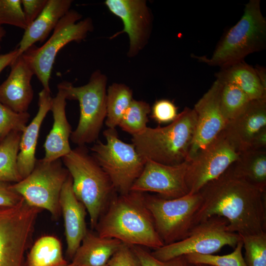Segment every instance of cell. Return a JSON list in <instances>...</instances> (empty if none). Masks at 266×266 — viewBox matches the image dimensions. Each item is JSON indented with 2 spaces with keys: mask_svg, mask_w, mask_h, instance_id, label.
<instances>
[{
  "mask_svg": "<svg viewBox=\"0 0 266 266\" xmlns=\"http://www.w3.org/2000/svg\"><path fill=\"white\" fill-rule=\"evenodd\" d=\"M122 244L117 239L103 237L88 230L71 263L74 266H108Z\"/></svg>",
  "mask_w": 266,
  "mask_h": 266,
  "instance_id": "cell-23",
  "label": "cell"
},
{
  "mask_svg": "<svg viewBox=\"0 0 266 266\" xmlns=\"http://www.w3.org/2000/svg\"><path fill=\"white\" fill-rule=\"evenodd\" d=\"M21 133L12 132L0 143V182L15 183L23 179L17 167Z\"/></svg>",
  "mask_w": 266,
  "mask_h": 266,
  "instance_id": "cell-28",
  "label": "cell"
},
{
  "mask_svg": "<svg viewBox=\"0 0 266 266\" xmlns=\"http://www.w3.org/2000/svg\"><path fill=\"white\" fill-rule=\"evenodd\" d=\"M3 24L27 28L21 0H0V26Z\"/></svg>",
  "mask_w": 266,
  "mask_h": 266,
  "instance_id": "cell-34",
  "label": "cell"
},
{
  "mask_svg": "<svg viewBox=\"0 0 266 266\" xmlns=\"http://www.w3.org/2000/svg\"><path fill=\"white\" fill-rule=\"evenodd\" d=\"M231 167L237 177L266 189V150H248L241 152L237 160Z\"/></svg>",
  "mask_w": 266,
  "mask_h": 266,
  "instance_id": "cell-25",
  "label": "cell"
},
{
  "mask_svg": "<svg viewBox=\"0 0 266 266\" xmlns=\"http://www.w3.org/2000/svg\"><path fill=\"white\" fill-rule=\"evenodd\" d=\"M82 15L70 9L59 21L53 33L39 47L34 45L24 52L27 55L43 89L51 91L49 81L56 57L60 50L68 43L80 42L93 31L92 20L87 17L81 20Z\"/></svg>",
  "mask_w": 266,
  "mask_h": 266,
  "instance_id": "cell-8",
  "label": "cell"
},
{
  "mask_svg": "<svg viewBox=\"0 0 266 266\" xmlns=\"http://www.w3.org/2000/svg\"><path fill=\"white\" fill-rule=\"evenodd\" d=\"M107 83L105 75L97 70L85 85L74 87L69 82L63 81L57 85L65 91L67 100L79 102V119L70 138L77 146H85L98 140L106 116Z\"/></svg>",
  "mask_w": 266,
  "mask_h": 266,
  "instance_id": "cell-6",
  "label": "cell"
},
{
  "mask_svg": "<svg viewBox=\"0 0 266 266\" xmlns=\"http://www.w3.org/2000/svg\"><path fill=\"white\" fill-rule=\"evenodd\" d=\"M266 127V99L251 100L238 115L229 121L222 133L238 152L249 149L252 140Z\"/></svg>",
  "mask_w": 266,
  "mask_h": 266,
  "instance_id": "cell-18",
  "label": "cell"
},
{
  "mask_svg": "<svg viewBox=\"0 0 266 266\" xmlns=\"http://www.w3.org/2000/svg\"><path fill=\"white\" fill-rule=\"evenodd\" d=\"M64 266H74L71 263H70V264H67V265Z\"/></svg>",
  "mask_w": 266,
  "mask_h": 266,
  "instance_id": "cell-45",
  "label": "cell"
},
{
  "mask_svg": "<svg viewBox=\"0 0 266 266\" xmlns=\"http://www.w3.org/2000/svg\"><path fill=\"white\" fill-rule=\"evenodd\" d=\"M10 66L8 76L0 85V102L15 112H27L33 97L31 84L34 75L33 67L25 52Z\"/></svg>",
  "mask_w": 266,
  "mask_h": 266,
  "instance_id": "cell-17",
  "label": "cell"
},
{
  "mask_svg": "<svg viewBox=\"0 0 266 266\" xmlns=\"http://www.w3.org/2000/svg\"><path fill=\"white\" fill-rule=\"evenodd\" d=\"M196 121L194 109L186 107L169 125L147 127L141 133L133 135L132 143L145 159L167 165L181 164L187 160Z\"/></svg>",
  "mask_w": 266,
  "mask_h": 266,
  "instance_id": "cell-3",
  "label": "cell"
},
{
  "mask_svg": "<svg viewBox=\"0 0 266 266\" xmlns=\"http://www.w3.org/2000/svg\"><path fill=\"white\" fill-rule=\"evenodd\" d=\"M48 0H21L24 17L27 26L41 13Z\"/></svg>",
  "mask_w": 266,
  "mask_h": 266,
  "instance_id": "cell-38",
  "label": "cell"
},
{
  "mask_svg": "<svg viewBox=\"0 0 266 266\" xmlns=\"http://www.w3.org/2000/svg\"><path fill=\"white\" fill-rule=\"evenodd\" d=\"M108 266H140L131 245L123 243L110 259Z\"/></svg>",
  "mask_w": 266,
  "mask_h": 266,
  "instance_id": "cell-37",
  "label": "cell"
},
{
  "mask_svg": "<svg viewBox=\"0 0 266 266\" xmlns=\"http://www.w3.org/2000/svg\"><path fill=\"white\" fill-rule=\"evenodd\" d=\"M231 166L200 191L202 201L193 226L217 216L227 219L232 233L244 235L266 232V189L237 177Z\"/></svg>",
  "mask_w": 266,
  "mask_h": 266,
  "instance_id": "cell-1",
  "label": "cell"
},
{
  "mask_svg": "<svg viewBox=\"0 0 266 266\" xmlns=\"http://www.w3.org/2000/svg\"><path fill=\"white\" fill-rule=\"evenodd\" d=\"M188 165V161L167 165L146 159L144 168L130 191L154 192L166 199L185 196L189 193L186 182Z\"/></svg>",
  "mask_w": 266,
  "mask_h": 266,
  "instance_id": "cell-15",
  "label": "cell"
},
{
  "mask_svg": "<svg viewBox=\"0 0 266 266\" xmlns=\"http://www.w3.org/2000/svg\"><path fill=\"white\" fill-rule=\"evenodd\" d=\"M68 175L61 159L51 162L37 159L32 172L11 186L29 205L46 209L57 218L61 212V192Z\"/></svg>",
  "mask_w": 266,
  "mask_h": 266,
  "instance_id": "cell-10",
  "label": "cell"
},
{
  "mask_svg": "<svg viewBox=\"0 0 266 266\" xmlns=\"http://www.w3.org/2000/svg\"><path fill=\"white\" fill-rule=\"evenodd\" d=\"M28 266H64L68 263L63 255L62 244L52 235L40 237L28 255Z\"/></svg>",
  "mask_w": 266,
  "mask_h": 266,
  "instance_id": "cell-26",
  "label": "cell"
},
{
  "mask_svg": "<svg viewBox=\"0 0 266 266\" xmlns=\"http://www.w3.org/2000/svg\"><path fill=\"white\" fill-rule=\"evenodd\" d=\"M239 154L221 133L188 161L186 182L188 194L199 193L207 183L220 176L237 160Z\"/></svg>",
  "mask_w": 266,
  "mask_h": 266,
  "instance_id": "cell-13",
  "label": "cell"
},
{
  "mask_svg": "<svg viewBox=\"0 0 266 266\" xmlns=\"http://www.w3.org/2000/svg\"><path fill=\"white\" fill-rule=\"evenodd\" d=\"M221 82L220 106L224 117L228 122L241 113L251 100L236 85Z\"/></svg>",
  "mask_w": 266,
  "mask_h": 266,
  "instance_id": "cell-29",
  "label": "cell"
},
{
  "mask_svg": "<svg viewBox=\"0 0 266 266\" xmlns=\"http://www.w3.org/2000/svg\"><path fill=\"white\" fill-rule=\"evenodd\" d=\"M61 159L71 177L73 192L85 206L95 229L116 192L110 179L86 146H77Z\"/></svg>",
  "mask_w": 266,
  "mask_h": 266,
  "instance_id": "cell-4",
  "label": "cell"
},
{
  "mask_svg": "<svg viewBox=\"0 0 266 266\" xmlns=\"http://www.w3.org/2000/svg\"><path fill=\"white\" fill-rule=\"evenodd\" d=\"M19 56L17 48L4 54H0V73L7 66H10Z\"/></svg>",
  "mask_w": 266,
  "mask_h": 266,
  "instance_id": "cell-41",
  "label": "cell"
},
{
  "mask_svg": "<svg viewBox=\"0 0 266 266\" xmlns=\"http://www.w3.org/2000/svg\"><path fill=\"white\" fill-rule=\"evenodd\" d=\"M51 91L42 89L39 93L38 111L21 133L17 157V167L22 178L27 177L33 170L37 159L35 150L41 124L50 111Z\"/></svg>",
  "mask_w": 266,
  "mask_h": 266,
  "instance_id": "cell-21",
  "label": "cell"
},
{
  "mask_svg": "<svg viewBox=\"0 0 266 266\" xmlns=\"http://www.w3.org/2000/svg\"><path fill=\"white\" fill-rule=\"evenodd\" d=\"M216 77L221 82L236 85L251 100L266 99V89L261 83L254 67L243 61L221 67Z\"/></svg>",
  "mask_w": 266,
  "mask_h": 266,
  "instance_id": "cell-24",
  "label": "cell"
},
{
  "mask_svg": "<svg viewBox=\"0 0 266 266\" xmlns=\"http://www.w3.org/2000/svg\"><path fill=\"white\" fill-rule=\"evenodd\" d=\"M266 46V20L260 0H250L242 16L219 42L212 55L197 57L211 66L221 68L243 61L248 55L264 50Z\"/></svg>",
  "mask_w": 266,
  "mask_h": 266,
  "instance_id": "cell-5",
  "label": "cell"
},
{
  "mask_svg": "<svg viewBox=\"0 0 266 266\" xmlns=\"http://www.w3.org/2000/svg\"><path fill=\"white\" fill-rule=\"evenodd\" d=\"M133 91L127 85L114 83L107 89L106 116L105 124L109 129H115L132 100Z\"/></svg>",
  "mask_w": 266,
  "mask_h": 266,
  "instance_id": "cell-27",
  "label": "cell"
},
{
  "mask_svg": "<svg viewBox=\"0 0 266 266\" xmlns=\"http://www.w3.org/2000/svg\"><path fill=\"white\" fill-rule=\"evenodd\" d=\"M95 229L103 237L117 239L129 245L159 248L164 244L147 208L144 193L130 191L114 196Z\"/></svg>",
  "mask_w": 266,
  "mask_h": 266,
  "instance_id": "cell-2",
  "label": "cell"
},
{
  "mask_svg": "<svg viewBox=\"0 0 266 266\" xmlns=\"http://www.w3.org/2000/svg\"><path fill=\"white\" fill-rule=\"evenodd\" d=\"M108 10L119 17L124 25L122 31L113 35L126 33L129 39L127 55L136 56L147 45L153 28V17L145 0H106Z\"/></svg>",
  "mask_w": 266,
  "mask_h": 266,
  "instance_id": "cell-14",
  "label": "cell"
},
{
  "mask_svg": "<svg viewBox=\"0 0 266 266\" xmlns=\"http://www.w3.org/2000/svg\"><path fill=\"white\" fill-rule=\"evenodd\" d=\"M30 117L28 112H15L0 102V143L12 132L22 133Z\"/></svg>",
  "mask_w": 266,
  "mask_h": 266,
  "instance_id": "cell-33",
  "label": "cell"
},
{
  "mask_svg": "<svg viewBox=\"0 0 266 266\" xmlns=\"http://www.w3.org/2000/svg\"><path fill=\"white\" fill-rule=\"evenodd\" d=\"M242 248L243 242L240 238L234 250L230 254L214 255L193 253L185 256L189 262L194 265L202 264L208 266H247L242 255Z\"/></svg>",
  "mask_w": 266,
  "mask_h": 266,
  "instance_id": "cell-31",
  "label": "cell"
},
{
  "mask_svg": "<svg viewBox=\"0 0 266 266\" xmlns=\"http://www.w3.org/2000/svg\"><path fill=\"white\" fill-rule=\"evenodd\" d=\"M57 88L58 92L51 100L53 125L43 145L45 153L42 160L46 162L61 159L72 150L69 139L72 131L66 112V95L62 88Z\"/></svg>",
  "mask_w": 266,
  "mask_h": 266,
  "instance_id": "cell-20",
  "label": "cell"
},
{
  "mask_svg": "<svg viewBox=\"0 0 266 266\" xmlns=\"http://www.w3.org/2000/svg\"><path fill=\"white\" fill-rule=\"evenodd\" d=\"M202 201L200 192L172 199L145 195L146 205L164 245L181 240L187 235Z\"/></svg>",
  "mask_w": 266,
  "mask_h": 266,
  "instance_id": "cell-11",
  "label": "cell"
},
{
  "mask_svg": "<svg viewBox=\"0 0 266 266\" xmlns=\"http://www.w3.org/2000/svg\"><path fill=\"white\" fill-rule=\"evenodd\" d=\"M151 107L143 100L133 99L123 115L118 126L132 136L138 134L147 127Z\"/></svg>",
  "mask_w": 266,
  "mask_h": 266,
  "instance_id": "cell-30",
  "label": "cell"
},
{
  "mask_svg": "<svg viewBox=\"0 0 266 266\" xmlns=\"http://www.w3.org/2000/svg\"><path fill=\"white\" fill-rule=\"evenodd\" d=\"M59 204L64 222L66 254L72 259L88 230L85 220L87 210L73 192L69 174L63 186Z\"/></svg>",
  "mask_w": 266,
  "mask_h": 266,
  "instance_id": "cell-19",
  "label": "cell"
},
{
  "mask_svg": "<svg viewBox=\"0 0 266 266\" xmlns=\"http://www.w3.org/2000/svg\"><path fill=\"white\" fill-rule=\"evenodd\" d=\"M151 117L159 124L170 123L177 117L178 108L171 100H156L151 108Z\"/></svg>",
  "mask_w": 266,
  "mask_h": 266,
  "instance_id": "cell-36",
  "label": "cell"
},
{
  "mask_svg": "<svg viewBox=\"0 0 266 266\" xmlns=\"http://www.w3.org/2000/svg\"><path fill=\"white\" fill-rule=\"evenodd\" d=\"M40 211L24 199L15 206L0 207V266H22Z\"/></svg>",
  "mask_w": 266,
  "mask_h": 266,
  "instance_id": "cell-12",
  "label": "cell"
},
{
  "mask_svg": "<svg viewBox=\"0 0 266 266\" xmlns=\"http://www.w3.org/2000/svg\"><path fill=\"white\" fill-rule=\"evenodd\" d=\"M245 249L244 260L247 266H266V232L249 235H239Z\"/></svg>",
  "mask_w": 266,
  "mask_h": 266,
  "instance_id": "cell-32",
  "label": "cell"
},
{
  "mask_svg": "<svg viewBox=\"0 0 266 266\" xmlns=\"http://www.w3.org/2000/svg\"><path fill=\"white\" fill-rule=\"evenodd\" d=\"M221 85V81L217 79L194 106L196 125L187 161L191 160L216 139L228 122L220 106Z\"/></svg>",
  "mask_w": 266,
  "mask_h": 266,
  "instance_id": "cell-16",
  "label": "cell"
},
{
  "mask_svg": "<svg viewBox=\"0 0 266 266\" xmlns=\"http://www.w3.org/2000/svg\"><path fill=\"white\" fill-rule=\"evenodd\" d=\"M105 143L97 141L90 148L92 155L109 177L116 192L125 194L141 174L146 159L135 146L121 140L115 129L103 132Z\"/></svg>",
  "mask_w": 266,
  "mask_h": 266,
  "instance_id": "cell-7",
  "label": "cell"
},
{
  "mask_svg": "<svg viewBox=\"0 0 266 266\" xmlns=\"http://www.w3.org/2000/svg\"><path fill=\"white\" fill-rule=\"evenodd\" d=\"M11 185L9 183L0 182V207H12L23 200Z\"/></svg>",
  "mask_w": 266,
  "mask_h": 266,
  "instance_id": "cell-39",
  "label": "cell"
},
{
  "mask_svg": "<svg viewBox=\"0 0 266 266\" xmlns=\"http://www.w3.org/2000/svg\"><path fill=\"white\" fill-rule=\"evenodd\" d=\"M71 0H48L39 15L24 30L17 47L19 55L37 42H43L60 19L70 10Z\"/></svg>",
  "mask_w": 266,
  "mask_h": 266,
  "instance_id": "cell-22",
  "label": "cell"
},
{
  "mask_svg": "<svg viewBox=\"0 0 266 266\" xmlns=\"http://www.w3.org/2000/svg\"><path fill=\"white\" fill-rule=\"evenodd\" d=\"M131 246L140 266H196L189 262L185 256L162 261L156 259L151 252H148L141 246Z\"/></svg>",
  "mask_w": 266,
  "mask_h": 266,
  "instance_id": "cell-35",
  "label": "cell"
},
{
  "mask_svg": "<svg viewBox=\"0 0 266 266\" xmlns=\"http://www.w3.org/2000/svg\"><path fill=\"white\" fill-rule=\"evenodd\" d=\"M196 266H207V265H202V264H197V265H195Z\"/></svg>",
  "mask_w": 266,
  "mask_h": 266,
  "instance_id": "cell-44",
  "label": "cell"
},
{
  "mask_svg": "<svg viewBox=\"0 0 266 266\" xmlns=\"http://www.w3.org/2000/svg\"><path fill=\"white\" fill-rule=\"evenodd\" d=\"M254 68L261 83L264 87L266 89V71L265 68L257 66Z\"/></svg>",
  "mask_w": 266,
  "mask_h": 266,
  "instance_id": "cell-42",
  "label": "cell"
},
{
  "mask_svg": "<svg viewBox=\"0 0 266 266\" xmlns=\"http://www.w3.org/2000/svg\"><path fill=\"white\" fill-rule=\"evenodd\" d=\"M6 33V32L4 28L2 26H0V50L1 49V42L3 38L5 36Z\"/></svg>",
  "mask_w": 266,
  "mask_h": 266,
  "instance_id": "cell-43",
  "label": "cell"
},
{
  "mask_svg": "<svg viewBox=\"0 0 266 266\" xmlns=\"http://www.w3.org/2000/svg\"><path fill=\"white\" fill-rule=\"evenodd\" d=\"M266 127L260 130L253 137L248 150H266Z\"/></svg>",
  "mask_w": 266,
  "mask_h": 266,
  "instance_id": "cell-40",
  "label": "cell"
},
{
  "mask_svg": "<svg viewBox=\"0 0 266 266\" xmlns=\"http://www.w3.org/2000/svg\"><path fill=\"white\" fill-rule=\"evenodd\" d=\"M225 218L214 216L194 225L181 240L154 249L151 252L156 259L166 261L189 254H213L223 247L233 248L241 237L228 230Z\"/></svg>",
  "mask_w": 266,
  "mask_h": 266,
  "instance_id": "cell-9",
  "label": "cell"
}]
</instances>
